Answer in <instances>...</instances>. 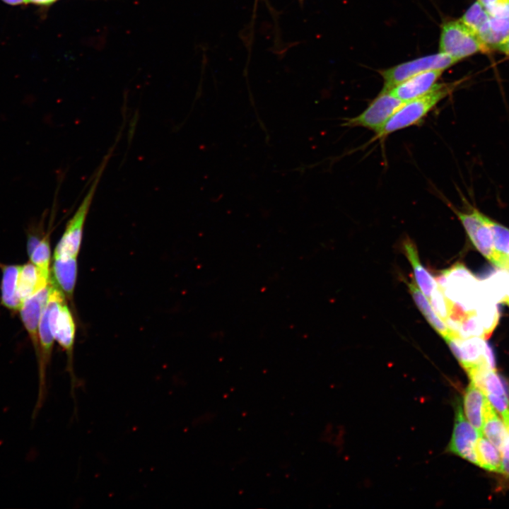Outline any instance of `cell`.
<instances>
[{"label":"cell","mask_w":509,"mask_h":509,"mask_svg":"<svg viewBox=\"0 0 509 509\" xmlns=\"http://www.w3.org/2000/svg\"><path fill=\"white\" fill-rule=\"evenodd\" d=\"M461 221L474 247L492 264L493 242L491 231L483 218V213L475 208L460 211L452 207Z\"/></svg>","instance_id":"cell-9"},{"label":"cell","mask_w":509,"mask_h":509,"mask_svg":"<svg viewBox=\"0 0 509 509\" xmlns=\"http://www.w3.org/2000/svg\"><path fill=\"white\" fill-rule=\"evenodd\" d=\"M76 326L72 314L64 301L61 307L57 319L54 339L66 352L67 356V370L70 378L71 391L75 395V390L78 386L74 370V344Z\"/></svg>","instance_id":"cell-10"},{"label":"cell","mask_w":509,"mask_h":509,"mask_svg":"<svg viewBox=\"0 0 509 509\" xmlns=\"http://www.w3.org/2000/svg\"><path fill=\"white\" fill-rule=\"evenodd\" d=\"M52 284L49 283L26 298L20 308L21 317L37 353L39 349L38 329L41 315L47 303Z\"/></svg>","instance_id":"cell-11"},{"label":"cell","mask_w":509,"mask_h":509,"mask_svg":"<svg viewBox=\"0 0 509 509\" xmlns=\"http://www.w3.org/2000/svg\"><path fill=\"white\" fill-rule=\"evenodd\" d=\"M474 384L484 394L488 402L502 417L509 421V394L502 378L495 368H484L468 373Z\"/></svg>","instance_id":"cell-7"},{"label":"cell","mask_w":509,"mask_h":509,"mask_svg":"<svg viewBox=\"0 0 509 509\" xmlns=\"http://www.w3.org/2000/svg\"><path fill=\"white\" fill-rule=\"evenodd\" d=\"M109 158L110 154L103 160L86 196L74 216L68 221L64 234L55 247L54 259L77 257L81 247L86 219Z\"/></svg>","instance_id":"cell-2"},{"label":"cell","mask_w":509,"mask_h":509,"mask_svg":"<svg viewBox=\"0 0 509 509\" xmlns=\"http://www.w3.org/2000/svg\"><path fill=\"white\" fill-rule=\"evenodd\" d=\"M496 49L509 57V35L498 46Z\"/></svg>","instance_id":"cell-28"},{"label":"cell","mask_w":509,"mask_h":509,"mask_svg":"<svg viewBox=\"0 0 509 509\" xmlns=\"http://www.w3.org/2000/svg\"><path fill=\"white\" fill-rule=\"evenodd\" d=\"M462 81L436 83L426 94L404 102L375 134L372 141L381 139L405 128L419 124L434 107L450 95Z\"/></svg>","instance_id":"cell-1"},{"label":"cell","mask_w":509,"mask_h":509,"mask_svg":"<svg viewBox=\"0 0 509 509\" xmlns=\"http://www.w3.org/2000/svg\"><path fill=\"white\" fill-rule=\"evenodd\" d=\"M444 339L467 373L483 368H495L493 352L485 339L450 337Z\"/></svg>","instance_id":"cell-4"},{"label":"cell","mask_w":509,"mask_h":509,"mask_svg":"<svg viewBox=\"0 0 509 509\" xmlns=\"http://www.w3.org/2000/svg\"><path fill=\"white\" fill-rule=\"evenodd\" d=\"M52 271L53 283L71 300L77 279L76 257L54 258Z\"/></svg>","instance_id":"cell-14"},{"label":"cell","mask_w":509,"mask_h":509,"mask_svg":"<svg viewBox=\"0 0 509 509\" xmlns=\"http://www.w3.org/2000/svg\"><path fill=\"white\" fill-rule=\"evenodd\" d=\"M21 266L8 265L3 269L1 285V303L8 309L20 310L22 301L18 293V281Z\"/></svg>","instance_id":"cell-20"},{"label":"cell","mask_w":509,"mask_h":509,"mask_svg":"<svg viewBox=\"0 0 509 509\" xmlns=\"http://www.w3.org/2000/svg\"><path fill=\"white\" fill-rule=\"evenodd\" d=\"M482 435L501 452L507 436L505 423L487 399L484 413Z\"/></svg>","instance_id":"cell-19"},{"label":"cell","mask_w":509,"mask_h":509,"mask_svg":"<svg viewBox=\"0 0 509 509\" xmlns=\"http://www.w3.org/2000/svg\"><path fill=\"white\" fill-rule=\"evenodd\" d=\"M58 0H27L28 3H32L38 6H49Z\"/></svg>","instance_id":"cell-29"},{"label":"cell","mask_w":509,"mask_h":509,"mask_svg":"<svg viewBox=\"0 0 509 509\" xmlns=\"http://www.w3.org/2000/svg\"><path fill=\"white\" fill-rule=\"evenodd\" d=\"M459 61L440 52L419 57L380 71L384 80L382 90L388 91L397 84L421 72L445 70Z\"/></svg>","instance_id":"cell-5"},{"label":"cell","mask_w":509,"mask_h":509,"mask_svg":"<svg viewBox=\"0 0 509 509\" xmlns=\"http://www.w3.org/2000/svg\"><path fill=\"white\" fill-rule=\"evenodd\" d=\"M509 35V17L490 16L489 24L486 33L480 41L490 50L498 46Z\"/></svg>","instance_id":"cell-23"},{"label":"cell","mask_w":509,"mask_h":509,"mask_svg":"<svg viewBox=\"0 0 509 509\" xmlns=\"http://www.w3.org/2000/svg\"><path fill=\"white\" fill-rule=\"evenodd\" d=\"M507 429V436L501 450V473L509 476V422L505 423Z\"/></svg>","instance_id":"cell-26"},{"label":"cell","mask_w":509,"mask_h":509,"mask_svg":"<svg viewBox=\"0 0 509 509\" xmlns=\"http://www.w3.org/2000/svg\"><path fill=\"white\" fill-rule=\"evenodd\" d=\"M300 1H303V0H300Z\"/></svg>","instance_id":"cell-32"},{"label":"cell","mask_w":509,"mask_h":509,"mask_svg":"<svg viewBox=\"0 0 509 509\" xmlns=\"http://www.w3.org/2000/svg\"><path fill=\"white\" fill-rule=\"evenodd\" d=\"M487 398L472 382L464 393V414L469 422L482 435L484 413Z\"/></svg>","instance_id":"cell-15"},{"label":"cell","mask_w":509,"mask_h":509,"mask_svg":"<svg viewBox=\"0 0 509 509\" xmlns=\"http://www.w3.org/2000/svg\"><path fill=\"white\" fill-rule=\"evenodd\" d=\"M50 281L51 279L45 276L33 263L21 266L18 293L22 303L26 298L47 286Z\"/></svg>","instance_id":"cell-17"},{"label":"cell","mask_w":509,"mask_h":509,"mask_svg":"<svg viewBox=\"0 0 509 509\" xmlns=\"http://www.w3.org/2000/svg\"><path fill=\"white\" fill-rule=\"evenodd\" d=\"M501 302L505 303L509 307V294H505L501 299Z\"/></svg>","instance_id":"cell-31"},{"label":"cell","mask_w":509,"mask_h":509,"mask_svg":"<svg viewBox=\"0 0 509 509\" xmlns=\"http://www.w3.org/2000/svg\"><path fill=\"white\" fill-rule=\"evenodd\" d=\"M483 218L489 227L493 242V264L509 270V229L491 220L484 214Z\"/></svg>","instance_id":"cell-18"},{"label":"cell","mask_w":509,"mask_h":509,"mask_svg":"<svg viewBox=\"0 0 509 509\" xmlns=\"http://www.w3.org/2000/svg\"><path fill=\"white\" fill-rule=\"evenodd\" d=\"M404 254L414 271L416 285L429 300L438 286L436 280L421 264L415 244L409 238L402 242Z\"/></svg>","instance_id":"cell-13"},{"label":"cell","mask_w":509,"mask_h":509,"mask_svg":"<svg viewBox=\"0 0 509 509\" xmlns=\"http://www.w3.org/2000/svg\"><path fill=\"white\" fill-rule=\"evenodd\" d=\"M42 238H40V235L39 236L36 234H32L29 235L27 244V251L29 257L31 255L37 245L40 243Z\"/></svg>","instance_id":"cell-27"},{"label":"cell","mask_w":509,"mask_h":509,"mask_svg":"<svg viewBox=\"0 0 509 509\" xmlns=\"http://www.w3.org/2000/svg\"><path fill=\"white\" fill-rule=\"evenodd\" d=\"M480 435L467 419L460 403L457 402L452 435L447 451L477 465L475 446Z\"/></svg>","instance_id":"cell-8"},{"label":"cell","mask_w":509,"mask_h":509,"mask_svg":"<svg viewBox=\"0 0 509 509\" xmlns=\"http://www.w3.org/2000/svg\"><path fill=\"white\" fill-rule=\"evenodd\" d=\"M7 4L12 6L22 5L28 3L27 0H1Z\"/></svg>","instance_id":"cell-30"},{"label":"cell","mask_w":509,"mask_h":509,"mask_svg":"<svg viewBox=\"0 0 509 509\" xmlns=\"http://www.w3.org/2000/svg\"><path fill=\"white\" fill-rule=\"evenodd\" d=\"M479 39L488 28L490 15L478 2L472 4L460 19Z\"/></svg>","instance_id":"cell-22"},{"label":"cell","mask_w":509,"mask_h":509,"mask_svg":"<svg viewBox=\"0 0 509 509\" xmlns=\"http://www.w3.org/2000/svg\"><path fill=\"white\" fill-rule=\"evenodd\" d=\"M31 262L46 276L49 277L51 250L49 233L45 235L30 256Z\"/></svg>","instance_id":"cell-24"},{"label":"cell","mask_w":509,"mask_h":509,"mask_svg":"<svg viewBox=\"0 0 509 509\" xmlns=\"http://www.w3.org/2000/svg\"><path fill=\"white\" fill-rule=\"evenodd\" d=\"M490 49L460 20L445 22L441 26L439 52L457 61Z\"/></svg>","instance_id":"cell-3"},{"label":"cell","mask_w":509,"mask_h":509,"mask_svg":"<svg viewBox=\"0 0 509 509\" xmlns=\"http://www.w3.org/2000/svg\"><path fill=\"white\" fill-rule=\"evenodd\" d=\"M475 452L478 466L491 472L501 473V452L483 435H480L476 440Z\"/></svg>","instance_id":"cell-21"},{"label":"cell","mask_w":509,"mask_h":509,"mask_svg":"<svg viewBox=\"0 0 509 509\" xmlns=\"http://www.w3.org/2000/svg\"><path fill=\"white\" fill-rule=\"evenodd\" d=\"M404 103L389 91L382 90L361 113L353 117L346 118L342 126L363 127L374 131L376 134Z\"/></svg>","instance_id":"cell-6"},{"label":"cell","mask_w":509,"mask_h":509,"mask_svg":"<svg viewBox=\"0 0 509 509\" xmlns=\"http://www.w3.org/2000/svg\"><path fill=\"white\" fill-rule=\"evenodd\" d=\"M493 17H509V0H477Z\"/></svg>","instance_id":"cell-25"},{"label":"cell","mask_w":509,"mask_h":509,"mask_svg":"<svg viewBox=\"0 0 509 509\" xmlns=\"http://www.w3.org/2000/svg\"><path fill=\"white\" fill-rule=\"evenodd\" d=\"M407 285L416 305L431 326L442 336L443 339L450 337H459L457 333L451 329L435 312L428 298L423 295L421 291L418 288L415 281H411L407 283Z\"/></svg>","instance_id":"cell-16"},{"label":"cell","mask_w":509,"mask_h":509,"mask_svg":"<svg viewBox=\"0 0 509 509\" xmlns=\"http://www.w3.org/2000/svg\"><path fill=\"white\" fill-rule=\"evenodd\" d=\"M444 70L432 69L416 74L388 90L403 102L428 93L436 84Z\"/></svg>","instance_id":"cell-12"}]
</instances>
